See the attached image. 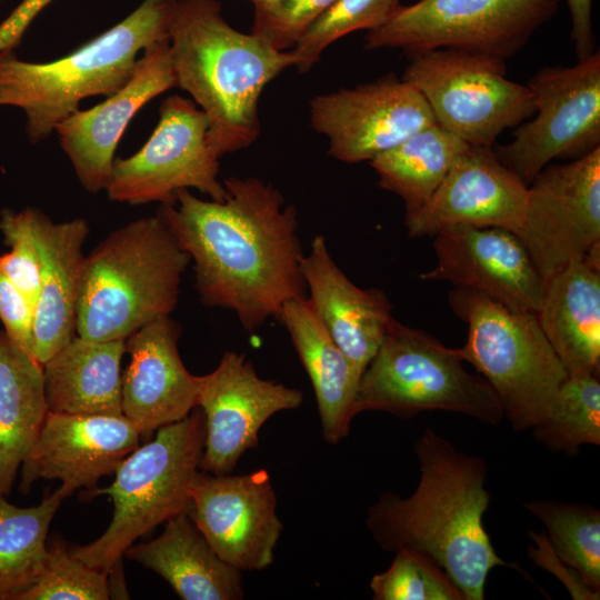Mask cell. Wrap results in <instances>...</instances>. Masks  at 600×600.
Returning <instances> with one entry per match:
<instances>
[{
	"instance_id": "40",
	"label": "cell",
	"mask_w": 600,
	"mask_h": 600,
	"mask_svg": "<svg viewBox=\"0 0 600 600\" xmlns=\"http://www.w3.org/2000/svg\"><path fill=\"white\" fill-rule=\"evenodd\" d=\"M53 0H22L0 23V52L14 50L34 18Z\"/></svg>"
},
{
	"instance_id": "15",
	"label": "cell",
	"mask_w": 600,
	"mask_h": 600,
	"mask_svg": "<svg viewBox=\"0 0 600 600\" xmlns=\"http://www.w3.org/2000/svg\"><path fill=\"white\" fill-rule=\"evenodd\" d=\"M187 513L214 552L233 568L263 570L273 562L283 526L266 469L240 476L200 470Z\"/></svg>"
},
{
	"instance_id": "21",
	"label": "cell",
	"mask_w": 600,
	"mask_h": 600,
	"mask_svg": "<svg viewBox=\"0 0 600 600\" xmlns=\"http://www.w3.org/2000/svg\"><path fill=\"white\" fill-rule=\"evenodd\" d=\"M180 326L162 316L126 339L130 362L122 373L121 408L141 438L197 408L199 376L191 374L180 358Z\"/></svg>"
},
{
	"instance_id": "39",
	"label": "cell",
	"mask_w": 600,
	"mask_h": 600,
	"mask_svg": "<svg viewBox=\"0 0 600 600\" xmlns=\"http://www.w3.org/2000/svg\"><path fill=\"white\" fill-rule=\"evenodd\" d=\"M537 547H529V556L540 568L552 572L566 586L574 600H599L600 591L589 588L579 573L563 562L553 551L546 533L530 531Z\"/></svg>"
},
{
	"instance_id": "18",
	"label": "cell",
	"mask_w": 600,
	"mask_h": 600,
	"mask_svg": "<svg viewBox=\"0 0 600 600\" xmlns=\"http://www.w3.org/2000/svg\"><path fill=\"white\" fill-rule=\"evenodd\" d=\"M174 87L169 39H164L142 51L120 89L90 109H79L56 127L59 143L88 192L106 190L117 146L134 114Z\"/></svg>"
},
{
	"instance_id": "5",
	"label": "cell",
	"mask_w": 600,
	"mask_h": 600,
	"mask_svg": "<svg viewBox=\"0 0 600 600\" xmlns=\"http://www.w3.org/2000/svg\"><path fill=\"white\" fill-rule=\"evenodd\" d=\"M189 262L159 211L111 231L86 256L76 334L96 341L127 339L170 316Z\"/></svg>"
},
{
	"instance_id": "38",
	"label": "cell",
	"mask_w": 600,
	"mask_h": 600,
	"mask_svg": "<svg viewBox=\"0 0 600 600\" xmlns=\"http://www.w3.org/2000/svg\"><path fill=\"white\" fill-rule=\"evenodd\" d=\"M0 320L8 337L33 358L34 306L0 271Z\"/></svg>"
},
{
	"instance_id": "33",
	"label": "cell",
	"mask_w": 600,
	"mask_h": 600,
	"mask_svg": "<svg viewBox=\"0 0 600 600\" xmlns=\"http://www.w3.org/2000/svg\"><path fill=\"white\" fill-rule=\"evenodd\" d=\"M400 4V0H336L290 49L294 67L308 71L331 43L353 31L382 26Z\"/></svg>"
},
{
	"instance_id": "19",
	"label": "cell",
	"mask_w": 600,
	"mask_h": 600,
	"mask_svg": "<svg viewBox=\"0 0 600 600\" xmlns=\"http://www.w3.org/2000/svg\"><path fill=\"white\" fill-rule=\"evenodd\" d=\"M141 434L123 414H70L48 411L21 463L19 490L37 480H60L72 492L92 490L103 476L114 474L140 446Z\"/></svg>"
},
{
	"instance_id": "14",
	"label": "cell",
	"mask_w": 600,
	"mask_h": 600,
	"mask_svg": "<svg viewBox=\"0 0 600 600\" xmlns=\"http://www.w3.org/2000/svg\"><path fill=\"white\" fill-rule=\"evenodd\" d=\"M310 121L328 138L329 153L346 163L370 161L437 123L423 96L392 76L316 96Z\"/></svg>"
},
{
	"instance_id": "8",
	"label": "cell",
	"mask_w": 600,
	"mask_h": 600,
	"mask_svg": "<svg viewBox=\"0 0 600 600\" xmlns=\"http://www.w3.org/2000/svg\"><path fill=\"white\" fill-rule=\"evenodd\" d=\"M462 362L458 349L393 319L360 378L356 413L376 410L410 419L441 410L497 426L504 418L498 394Z\"/></svg>"
},
{
	"instance_id": "29",
	"label": "cell",
	"mask_w": 600,
	"mask_h": 600,
	"mask_svg": "<svg viewBox=\"0 0 600 600\" xmlns=\"http://www.w3.org/2000/svg\"><path fill=\"white\" fill-rule=\"evenodd\" d=\"M469 144L433 123L370 160L379 187L399 196L406 217L422 208Z\"/></svg>"
},
{
	"instance_id": "26",
	"label": "cell",
	"mask_w": 600,
	"mask_h": 600,
	"mask_svg": "<svg viewBox=\"0 0 600 600\" xmlns=\"http://www.w3.org/2000/svg\"><path fill=\"white\" fill-rule=\"evenodd\" d=\"M124 556L161 576L183 600H240L241 571L224 562L188 513L166 522L160 536Z\"/></svg>"
},
{
	"instance_id": "17",
	"label": "cell",
	"mask_w": 600,
	"mask_h": 600,
	"mask_svg": "<svg viewBox=\"0 0 600 600\" xmlns=\"http://www.w3.org/2000/svg\"><path fill=\"white\" fill-rule=\"evenodd\" d=\"M437 264L423 280L448 281L516 310H539L544 281L518 236L502 228L451 226L434 236Z\"/></svg>"
},
{
	"instance_id": "11",
	"label": "cell",
	"mask_w": 600,
	"mask_h": 600,
	"mask_svg": "<svg viewBox=\"0 0 600 600\" xmlns=\"http://www.w3.org/2000/svg\"><path fill=\"white\" fill-rule=\"evenodd\" d=\"M537 116L496 151L524 184L554 159L574 160L600 148V53L570 67H546L528 83Z\"/></svg>"
},
{
	"instance_id": "16",
	"label": "cell",
	"mask_w": 600,
	"mask_h": 600,
	"mask_svg": "<svg viewBox=\"0 0 600 600\" xmlns=\"http://www.w3.org/2000/svg\"><path fill=\"white\" fill-rule=\"evenodd\" d=\"M302 401V391L259 377L244 354L224 352L213 371L199 377L197 407L206 427L200 470L231 473L241 456L258 444L264 422Z\"/></svg>"
},
{
	"instance_id": "10",
	"label": "cell",
	"mask_w": 600,
	"mask_h": 600,
	"mask_svg": "<svg viewBox=\"0 0 600 600\" xmlns=\"http://www.w3.org/2000/svg\"><path fill=\"white\" fill-rule=\"evenodd\" d=\"M560 0H419L400 4L382 26L369 30L368 50L401 49L409 57L457 49L507 60L549 20Z\"/></svg>"
},
{
	"instance_id": "4",
	"label": "cell",
	"mask_w": 600,
	"mask_h": 600,
	"mask_svg": "<svg viewBox=\"0 0 600 600\" xmlns=\"http://www.w3.org/2000/svg\"><path fill=\"white\" fill-rule=\"evenodd\" d=\"M178 0H143L128 17L70 54L29 62L0 52V106L21 109L30 142L47 139L81 100L110 96L131 77L138 54L169 39Z\"/></svg>"
},
{
	"instance_id": "3",
	"label": "cell",
	"mask_w": 600,
	"mask_h": 600,
	"mask_svg": "<svg viewBox=\"0 0 600 600\" xmlns=\"http://www.w3.org/2000/svg\"><path fill=\"white\" fill-rule=\"evenodd\" d=\"M177 87L207 114L208 144L222 156L260 134L258 104L266 86L296 66L291 50L231 27L218 0H178L169 30Z\"/></svg>"
},
{
	"instance_id": "42",
	"label": "cell",
	"mask_w": 600,
	"mask_h": 600,
	"mask_svg": "<svg viewBox=\"0 0 600 600\" xmlns=\"http://www.w3.org/2000/svg\"><path fill=\"white\" fill-rule=\"evenodd\" d=\"M249 1L252 2L254 9H266V8L273 7L282 2L283 0H249Z\"/></svg>"
},
{
	"instance_id": "34",
	"label": "cell",
	"mask_w": 600,
	"mask_h": 600,
	"mask_svg": "<svg viewBox=\"0 0 600 600\" xmlns=\"http://www.w3.org/2000/svg\"><path fill=\"white\" fill-rule=\"evenodd\" d=\"M374 600H466L444 570L427 553L402 548L390 567L370 580Z\"/></svg>"
},
{
	"instance_id": "22",
	"label": "cell",
	"mask_w": 600,
	"mask_h": 600,
	"mask_svg": "<svg viewBox=\"0 0 600 600\" xmlns=\"http://www.w3.org/2000/svg\"><path fill=\"white\" fill-rule=\"evenodd\" d=\"M301 272L324 328L361 378L394 319L387 296L357 287L336 264L323 236H316Z\"/></svg>"
},
{
	"instance_id": "6",
	"label": "cell",
	"mask_w": 600,
	"mask_h": 600,
	"mask_svg": "<svg viewBox=\"0 0 600 600\" xmlns=\"http://www.w3.org/2000/svg\"><path fill=\"white\" fill-rule=\"evenodd\" d=\"M204 434V417L197 407L133 450L118 467L109 487L89 490L90 498H111L114 509L109 527L94 541L71 549V554L110 574L137 539L187 513L191 486L200 471Z\"/></svg>"
},
{
	"instance_id": "27",
	"label": "cell",
	"mask_w": 600,
	"mask_h": 600,
	"mask_svg": "<svg viewBox=\"0 0 600 600\" xmlns=\"http://www.w3.org/2000/svg\"><path fill=\"white\" fill-rule=\"evenodd\" d=\"M126 339L96 341L74 334L44 364L51 412L122 414L121 359Z\"/></svg>"
},
{
	"instance_id": "20",
	"label": "cell",
	"mask_w": 600,
	"mask_h": 600,
	"mask_svg": "<svg viewBox=\"0 0 600 600\" xmlns=\"http://www.w3.org/2000/svg\"><path fill=\"white\" fill-rule=\"evenodd\" d=\"M528 186L498 159L492 147L468 146L429 201L404 218L411 238L451 226L496 227L518 234Z\"/></svg>"
},
{
	"instance_id": "41",
	"label": "cell",
	"mask_w": 600,
	"mask_h": 600,
	"mask_svg": "<svg viewBox=\"0 0 600 600\" xmlns=\"http://www.w3.org/2000/svg\"><path fill=\"white\" fill-rule=\"evenodd\" d=\"M570 10L572 29L571 38L578 60L593 52V34L591 23L592 0H566Z\"/></svg>"
},
{
	"instance_id": "28",
	"label": "cell",
	"mask_w": 600,
	"mask_h": 600,
	"mask_svg": "<svg viewBox=\"0 0 600 600\" xmlns=\"http://www.w3.org/2000/svg\"><path fill=\"white\" fill-rule=\"evenodd\" d=\"M48 411L43 366L0 329L1 496L10 494Z\"/></svg>"
},
{
	"instance_id": "35",
	"label": "cell",
	"mask_w": 600,
	"mask_h": 600,
	"mask_svg": "<svg viewBox=\"0 0 600 600\" xmlns=\"http://www.w3.org/2000/svg\"><path fill=\"white\" fill-rule=\"evenodd\" d=\"M108 576L53 543L48 547L41 574L16 600H107L112 594Z\"/></svg>"
},
{
	"instance_id": "23",
	"label": "cell",
	"mask_w": 600,
	"mask_h": 600,
	"mask_svg": "<svg viewBox=\"0 0 600 600\" xmlns=\"http://www.w3.org/2000/svg\"><path fill=\"white\" fill-rule=\"evenodd\" d=\"M33 230L41 263L34 308L32 353L42 366L76 334V310L89 233L86 219L53 222L33 208Z\"/></svg>"
},
{
	"instance_id": "36",
	"label": "cell",
	"mask_w": 600,
	"mask_h": 600,
	"mask_svg": "<svg viewBox=\"0 0 600 600\" xmlns=\"http://www.w3.org/2000/svg\"><path fill=\"white\" fill-rule=\"evenodd\" d=\"M0 231L10 248L0 254V271L36 308L41 288V263L33 230V208L1 210Z\"/></svg>"
},
{
	"instance_id": "9",
	"label": "cell",
	"mask_w": 600,
	"mask_h": 600,
	"mask_svg": "<svg viewBox=\"0 0 600 600\" xmlns=\"http://www.w3.org/2000/svg\"><path fill=\"white\" fill-rule=\"evenodd\" d=\"M506 72L499 58L436 49L411 56L402 80L423 96L439 126L470 146L492 147L536 112L528 86Z\"/></svg>"
},
{
	"instance_id": "12",
	"label": "cell",
	"mask_w": 600,
	"mask_h": 600,
	"mask_svg": "<svg viewBox=\"0 0 600 600\" xmlns=\"http://www.w3.org/2000/svg\"><path fill=\"white\" fill-rule=\"evenodd\" d=\"M207 114L181 96H170L159 108V121L136 153L113 161L106 188L112 201L129 204L169 202L181 189H196L222 201L219 158L211 151Z\"/></svg>"
},
{
	"instance_id": "1",
	"label": "cell",
	"mask_w": 600,
	"mask_h": 600,
	"mask_svg": "<svg viewBox=\"0 0 600 600\" xmlns=\"http://www.w3.org/2000/svg\"><path fill=\"white\" fill-rule=\"evenodd\" d=\"M223 184L222 201L181 189L159 212L193 261L201 302L233 311L253 331L287 301L306 297L297 210L259 178Z\"/></svg>"
},
{
	"instance_id": "13",
	"label": "cell",
	"mask_w": 600,
	"mask_h": 600,
	"mask_svg": "<svg viewBox=\"0 0 600 600\" xmlns=\"http://www.w3.org/2000/svg\"><path fill=\"white\" fill-rule=\"evenodd\" d=\"M517 236L543 281L600 242V148L536 176Z\"/></svg>"
},
{
	"instance_id": "24",
	"label": "cell",
	"mask_w": 600,
	"mask_h": 600,
	"mask_svg": "<svg viewBox=\"0 0 600 600\" xmlns=\"http://www.w3.org/2000/svg\"><path fill=\"white\" fill-rule=\"evenodd\" d=\"M536 314L568 374H599L600 242L544 281Z\"/></svg>"
},
{
	"instance_id": "25",
	"label": "cell",
	"mask_w": 600,
	"mask_h": 600,
	"mask_svg": "<svg viewBox=\"0 0 600 600\" xmlns=\"http://www.w3.org/2000/svg\"><path fill=\"white\" fill-rule=\"evenodd\" d=\"M287 329L316 394L326 441L344 439L356 413L360 377L336 344L308 298L287 301L277 317Z\"/></svg>"
},
{
	"instance_id": "30",
	"label": "cell",
	"mask_w": 600,
	"mask_h": 600,
	"mask_svg": "<svg viewBox=\"0 0 600 600\" xmlns=\"http://www.w3.org/2000/svg\"><path fill=\"white\" fill-rule=\"evenodd\" d=\"M71 493L61 484L28 508L14 506L0 494V600H16L39 578L48 554L51 520Z\"/></svg>"
},
{
	"instance_id": "7",
	"label": "cell",
	"mask_w": 600,
	"mask_h": 600,
	"mask_svg": "<svg viewBox=\"0 0 600 600\" xmlns=\"http://www.w3.org/2000/svg\"><path fill=\"white\" fill-rule=\"evenodd\" d=\"M449 303L468 324L467 342L458 349L462 360L490 383L516 431L532 429L568 376L537 314L466 288L452 289Z\"/></svg>"
},
{
	"instance_id": "2",
	"label": "cell",
	"mask_w": 600,
	"mask_h": 600,
	"mask_svg": "<svg viewBox=\"0 0 600 600\" xmlns=\"http://www.w3.org/2000/svg\"><path fill=\"white\" fill-rule=\"evenodd\" d=\"M420 480L402 498L387 491L369 507L366 526L381 549H413L430 556L463 593L482 600L489 572L514 567L496 552L483 527L490 493L482 457L458 451L426 428L413 448Z\"/></svg>"
},
{
	"instance_id": "31",
	"label": "cell",
	"mask_w": 600,
	"mask_h": 600,
	"mask_svg": "<svg viewBox=\"0 0 600 600\" xmlns=\"http://www.w3.org/2000/svg\"><path fill=\"white\" fill-rule=\"evenodd\" d=\"M532 431L549 450L567 456L579 453L586 444L599 446V374H568L546 416Z\"/></svg>"
},
{
	"instance_id": "37",
	"label": "cell",
	"mask_w": 600,
	"mask_h": 600,
	"mask_svg": "<svg viewBox=\"0 0 600 600\" xmlns=\"http://www.w3.org/2000/svg\"><path fill=\"white\" fill-rule=\"evenodd\" d=\"M334 1L283 0L270 8L254 9L251 32L277 50H290L309 26Z\"/></svg>"
},
{
	"instance_id": "32",
	"label": "cell",
	"mask_w": 600,
	"mask_h": 600,
	"mask_svg": "<svg viewBox=\"0 0 600 600\" xmlns=\"http://www.w3.org/2000/svg\"><path fill=\"white\" fill-rule=\"evenodd\" d=\"M524 508L543 523L556 554L600 591V511L550 500H532Z\"/></svg>"
}]
</instances>
